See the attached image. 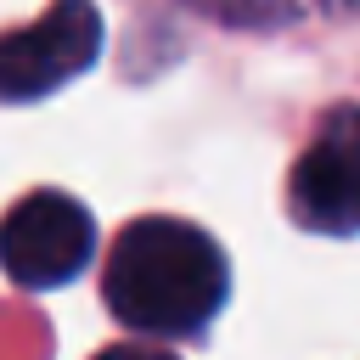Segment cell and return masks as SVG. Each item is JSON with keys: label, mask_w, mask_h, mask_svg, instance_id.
<instances>
[{"label": "cell", "mask_w": 360, "mask_h": 360, "mask_svg": "<svg viewBox=\"0 0 360 360\" xmlns=\"http://www.w3.org/2000/svg\"><path fill=\"white\" fill-rule=\"evenodd\" d=\"M225 287L231 276L214 236L163 214L124 225L101 270L107 309L129 332H152V338H180L208 326V315L225 304Z\"/></svg>", "instance_id": "6da1fadb"}, {"label": "cell", "mask_w": 360, "mask_h": 360, "mask_svg": "<svg viewBox=\"0 0 360 360\" xmlns=\"http://www.w3.org/2000/svg\"><path fill=\"white\" fill-rule=\"evenodd\" d=\"M101 56V11L90 0H56L45 17L0 34V101H39L79 79Z\"/></svg>", "instance_id": "7a4b0ae2"}, {"label": "cell", "mask_w": 360, "mask_h": 360, "mask_svg": "<svg viewBox=\"0 0 360 360\" xmlns=\"http://www.w3.org/2000/svg\"><path fill=\"white\" fill-rule=\"evenodd\" d=\"M287 208L304 231L354 236L360 231V107H332L292 163Z\"/></svg>", "instance_id": "3957f363"}, {"label": "cell", "mask_w": 360, "mask_h": 360, "mask_svg": "<svg viewBox=\"0 0 360 360\" xmlns=\"http://www.w3.org/2000/svg\"><path fill=\"white\" fill-rule=\"evenodd\" d=\"M90 242L96 225L68 191H28L0 219V270L17 287H62L84 270Z\"/></svg>", "instance_id": "277c9868"}, {"label": "cell", "mask_w": 360, "mask_h": 360, "mask_svg": "<svg viewBox=\"0 0 360 360\" xmlns=\"http://www.w3.org/2000/svg\"><path fill=\"white\" fill-rule=\"evenodd\" d=\"M197 6L225 17V22H281V17H292V0H197Z\"/></svg>", "instance_id": "5b68a950"}, {"label": "cell", "mask_w": 360, "mask_h": 360, "mask_svg": "<svg viewBox=\"0 0 360 360\" xmlns=\"http://www.w3.org/2000/svg\"><path fill=\"white\" fill-rule=\"evenodd\" d=\"M338 6H360V0H338Z\"/></svg>", "instance_id": "8992f818"}]
</instances>
